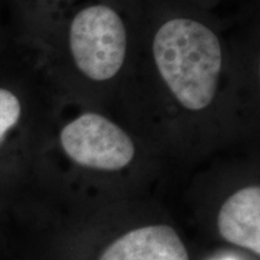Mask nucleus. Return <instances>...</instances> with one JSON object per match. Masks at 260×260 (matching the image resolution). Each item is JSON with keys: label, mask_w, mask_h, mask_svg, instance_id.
I'll return each mask as SVG.
<instances>
[{"label": "nucleus", "mask_w": 260, "mask_h": 260, "mask_svg": "<svg viewBox=\"0 0 260 260\" xmlns=\"http://www.w3.org/2000/svg\"><path fill=\"white\" fill-rule=\"evenodd\" d=\"M22 116V104L14 92L0 88V145L17 125Z\"/></svg>", "instance_id": "6"}, {"label": "nucleus", "mask_w": 260, "mask_h": 260, "mask_svg": "<svg viewBox=\"0 0 260 260\" xmlns=\"http://www.w3.org/2000/svg\"><path fill=\"white\" fill-rule=\"evenodd\" d=\"M152 54L159 76L182 109L200 112L219 88L223 50L218 35L203 22L172 17L155 31Z\"/></svg>", "instance_id": "1"}, {"label": "nucleus", "mask_w": 260, "mask_h": 260, "mask_svg": "<svg viewBox=\"0 0 260 260\" xmlns=\"http://www.w3.org/2000/svg\"><path fill=\"white\" fill-rule=\"evenodd\" d=\"M69 48L83 76L95 82L112 80L128 52V32L121 15L107 4L81 9L70 23Z\"/></svg>", "instance_id": "2"}, {"label": "nucleus", "mask_w": 260, "mask_h": 260, "mask_svg": "<svg viewBox=\"0 0 260 260\" xmlns=\"http://www.w3.org/2000/svg\"><path fill=\"white\" fill-rule=\"evenodd\" d=\"M100 260H189L183 242L169 225H148L116 240Z\"/></svg>", "instance_id": "4"}, {"label": "nucleus", "mask_w": 260, "mask_h": 260, "mask_svg": "<svg viewBox=\"0 0 260 260\" xmlns=\"http://www.w3.org/2000/svg\"><path fill=\"white\" fill-rule=\"evenodd\" d=\"M59 141L71 160L95 170H121L135 155L132 138L115 122L96 112H84L65 124Z\"/></svg>", "instance_id": "3"}, {"label": "nucleus", "mask_w": 260, "mask_h": 260, "mask_svg": "<svg viewBox=\"0 0 260 260\" xmlns=\"http://www.w3.org/2000/svg\"><path fill=\"white\" fill-rule=\"evenodd\" d=\"M220 235L228 242L260 253V188H242L226 199L218 218Z\"/></svg>", "instance_id": "5"}]
</instances>
